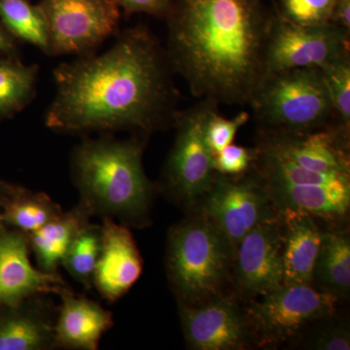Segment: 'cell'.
<instances>
[{
    "label": "cell",
    "mask_w": 350,
    "mask_h": 350,
    "mask_svg": "<svg viewBox=\"0 0 350 350\" xmlns=\"http://www.w3.org/2000/svg\"><path fill=\"white\" fill-rule=\"evenodd\" d=\"M172 70L167 51L147 27L126 29L103 54L55 69L56 94L45 125L61 133L145 135L174 124L179 112Z\"/></svg>",
    "instance_id": "6da1fadb"
},
{
    "label": "cell",
    "mask_w": 350,
    "mask_h": 350,
    "mask_svg": "<svg viewBox=\"0 0 350 350\" xmlns=\"http://www.w3.org/2000/svg\"><path fill=\"white\" fill-rule=\"evenodd\" d=\"M172 70L204 101L250 103L266 75L273 18L260 0H175L167 17Z\"/></svg>",
    "instance_id": "7a4b0ae2"
},
{
    "label": "cell",
    "mask_w": 350,
    "mask_h": 350,
    "mask_svg": "<svg viewBox=\"0 0 350 350\" xmlns=\"http://www.w3.org/2000/svg\"><path fill=\"white\" fill-rule=\"evenodd\" d=\"M140 137L85 139L71 155V175L80 202L90 215L144 225L148 217L153 185L142 165Z\"/></svg>",
    "instance_id": "3957f363"
},
{
    "label": "cell",
    "mask_w": 350,
    "mask_h": 350,
    "mask_svg": "<svg viewBox=\"0 0 350 350\" xmlns=\"http://www.w3.org/2000/svg\"><path fill=\"white\" fill-rule=\"evenodd\" d=\"M232 257L231 243L204 216L170 229L165 262L179 304L197 305L223 294Z\"/></svg>",
    "instance_id": "277c9868"
},
{
    "label": "cell",
    "mask_w": 350,
    "mask_h": 350,
    "mask_svg": "<svg viewBox=\"0 0 350 350\" xmlns=\"http://www.w3.org/2000/svg\"><path fill=\"white\" fill-rule=\"evenodd\" d=\"M250 103L264 130L305 133L328 126L334 117L323 71L319 68L268 73Z\"/></svg>",
    "instance_id": "5b68a950"
},
{
    "label": "cell",
    "mask_w": 350,
    "mask_h": 350,
    "mask_svg": "<svg viewBox=\"0 0 350 350\" xmlns=\"http://www.w3.org/2000/svg\"><path fill=\"white\" fill-rule=\"evenodd\" d=\"M213 105L202 100V105L179 112L175 120L177 135L165 163L163 184L167 192L185 206L199 204L216 175L213 154L204 135V120Z\"/></svg>",
    "instance_id": "8992f818"
},
{
    "label": "cell",
    "mask_w": 350,
    "mask_h": 350,
    "mask_svg": "<svg viewBox=\"0 0 350 350\" xmlns=\"http://www.w3.org/2000/svg\"><path fill=\"white\" fill-rule=\"evenodd\" d=\"M50 56L87 55L117 31L120 7L113 0H40Z\"/></svg>",
    "instance_id": "52a82bcc"
},
{
    "label": "cell",
    "mask_w": 350,
    "mask_h": 350,
    "mask_svg": "<svg viewBox=\"0 0 350 350\" xmlns=\"http://www.w3.org/2000/svg\"><path fill=\"white\" fill-rule=\"evenodd\" d=\"M349 56V33L332 22L319 25L294 24L273 18L266 55L268 73L299 68L324 69Z\"/></svg>",
    "instance_id": "ba28073f"
},
{
    "label": "cell",
    "mask_w": 350,
    "mask_h": 350,
    "mask_svg": "<svg viewBox=\"0 0 350 350\" xmlns=\"http://www.w3.org/2000/svg\"><path fill=\"white\" fill-rule=\"evenodd\" d=\"M260 298L248 306L246 319L264 342H284L308 324L332 317L338 300L312 284L282 285Z\"/></svg>",
    "instance_id": "9c48e42d"
},
{
    "label": "cell",
    "mask_w": 350,
    "mask_h": 350,
    "mask_svg": "<svg viewBox=\"0 0 350 350\" xmlns=\"http://www.w3.org/2000/svg\"><path fill=\"white\" fill-rule=\"evenodd\" d=\"M200 204V215L217 228L234 250L253 228L280 214L258 176L236 178L216 172Z\"/></svg>",
    "instance_id": "30bf717a"
},
{
    "label": "cell",
    "mask_w": 350,
    "mask_h": 350,
    "mask_svg": "<svg viewBox=\"0 0 350 350\" xmlns=\"http://www.w3.org/2000/svg\"><path fill=\"white\" fill-rule=\"evenodd\" d=\"M349 133L340 123L305 133L264 130L257 149L317 174H350Z\"/></svg>",
    "instance_id": "8fae6325"
},
{
    "label": "cell",
    "mask_w": 350,
    "mask_h": 350,
    "mask_svg": "<svg viewBox=\"0 0 350 350\" xmlns=\"http://www.w3.org/2000/svg\"><path fill=\"white\" fill-rule=\"evenodd\" d=\"M232 265L237 285L245 297H262L282 286V223L280 214L253 228L237 244Z\"/></svg>",
    "instance_id": "7c38bea8"
},
{
    "label": "cell",
    "mask_w": 350,
    "mask_h": 350,
    "mask_svg": "<svg viewBox=\"0 0 350 350\" xmlns=\"http://www.w3.org/2000/svg\"><path fill=\"white\" fill-rule=\"evenodd\" d=\"M189 349L239 350L248 347L252 330L234 299L220 294L197 305L179 304Z\"/></svg>",
    "instance_id": "4fadbf2b"
},
{
    "label": "cell",
    "mask_w": 350,
    "mask_h": 350,
    "mask_svg": "<svg viewBox=\"0 0 350 350\" xmlns=\"http://www.w3.org/2000/svg\"><path fill=\"white\" fill-rule=\"evenodd\" d=\"M29 239L18 230L0 231V305H15L36 295L59 294L68 288L59 273L32 266Z\"/></svg>",
    "instance_id": "5bb4252c"
},
{
    "label": "cell",
    "mask_w": 350,
    "mask_h": 350,
    "mask_svg": "<svg viewBox=\"0 0 350 350\" xmlns=\"http://www.w3.org/2000/svg\"><path fill=\"white\" fill-rule=\"evenodd\" d=\"M103 244L94 285L108 301L124 296L142 273V259L133 234L126 225L103 218Z\"/></svg>",
    "instance_id": "9a60e30c"
},
{
    "label": "cell",
    "mask_w": 350,
    "mask_h": 350,
    "mask_svg": "<svg viewBox=\"0 0 350 350\" xmlns=\"http://www.w3.org/2000/svg\"><path fill=\"white\" fill-rule=\"evenodd\" d=\"M55 314L46 295L0 305V350L55 349Z\"/></svg>",
    "instance_id": "2e32d148"
},
{
    "label": "cell",
    "mask_w": 350,
    "mask_h": 350,
    "mask_svg": "<svg viewBox=\"0 0 350 350\" xmlns=\"http://www.w3.org/2000/svg\"><path fill=\"white\" fill-rule=\"evenodd\" d=\"M262 182L278 213L294 211L327 220H338L349 213L350 179L306 185Z\"/></svg>",
    "instance_id": "e0dca14e"
},
{
    "label": "cell",
    "mask_w": 350,
    "mask_h": 350,
    "mask_svg": "<svg viewBox=\"0 0 350 350\" xmlns=\"http://www.w3.org/2000/svg\"><path fill=\"white\" fill-rule=\"evenodd\" d=\"M59 295L62 305L55 323V349H98L103 334L113 325L112 313L96 301L76 296L68 287Z\"/></svg>",
    "instance_id": "ac0fdd59"
},
{
    "label": "cell",
    "mask_w": 350,
    "mask_h": 350,
    "mask_svg": "<svg viewBox=\"0 0 350 350\" xmlns=\"http://www.w3.org/2000/svg\"><path fill=\"white\" fill-rule=\"evenodd\" d=\"M283 285L313 284L315 262L322 232L314 217L306 213L283 211Z\"/></svg>",
    "instance_id": "d6986e66"
},
{
    "label": "cell",
    "mask_w": 350,
    "mask_h": 350,
    "mask_svg": "<svg viewBox=\"0 0 350 350\" xmlns=\"http://www.w3.org/2000/svg\"><path fill=\"white\" fill-rule=\"evenodd\" d=\"M90 213L78 204L44 225L38 231L27 234L38 269L48 273H57L69 246L80 230L90 222Z\"/></svg>",
    "instance_id": "ffe728a7"
},
{
    "label": "cell",
    "mask_w": 350,
    "mask_h": 350,
    "mask_svg": "<svg viewBox=\"0 0 350 350\" xmlns=\"http://www.w3.org/2000/svg\"><path fill=\"white\" fill-rule=\"evenodd\" d=\"M338 297L350 290V239L345 231L322 232L313 282Z\"/></svg>",
    "instance_id": "44dd1931"
},
{
    "label": "cell",
    "mask_w": 350,
    "mask_h": 350,
    "mask_svg": "<svg viewBox=\"0 0 350 350\" xmlns=\"http://www.w3.org/2000/svg\"><path fill=\"white\" fill-rule=\"evenodd\" d=\"M38 68L17 56L0 57V120L12 118L36 96Z\"/></svg>",
    "instance_id": "7402d4cb"
},
{
    "label": "cell",
    "mask_w": 350,
    "mask_h": 350,
    "mask_svg": "<svg viewBox=\"0 0 350 350\" xmlns=\"http://www.w3.org/2000/svg\"><path fill=\"white\" fill-rule=\"evenodd\" d=\"M62 213L61 206L49 196L25 188L9 200L0 213L5 227L25 234L38 231Z\"/></svg>",
    "instance_id": "603a6c76"
},
{
    "label": "cell",
    "mask_w": 350,
    "mask_h": 350,
    "mask_svg": "<svg viewBox=\"0 0 350 350\" xmlns=\"http://www.w3.org/2000/svg\"><path fill=\"white\" fill-rule=\"evenodd\" d=\"M0 23L15 39L49 55L47 25L40 7L29 0H0Z\"/></svg>",
    "instance_id": "cb8c5ba5"
},
{
    "label": "cell",
    "mask_w": 350,
    "mask_h": 350,
    "mask_svg": "<svg viewBox=\"0 0 350 350\" xmlns=\"http://www.w3.org/2000/svg\"><path fill=\"white\" fill-rule=\"evenodd\" d=\"M101 244V226L89 222L76 234L62 262L69 275L88 289L94 285Z\"/></svg>",
    "instance_id": "d4e9b609"
},
{
    "label": "cell",
    "mask_w": 350,
    "mask_h": 350,
    "mask_svg": "<svg viewBox=\"0 0 350 350\" xmlns=\"http://www.w3.org/2000/svg\"><path fill=\"white\" fill-rule=\"evenodd\" d=\"M328 89L334 117L340 125L350 126V59L342 57L322 69Z\"/></svg>",
    "instance_id": "484cf974"
},
{
    "label": "cell",
    "mask_w": 350,
    "mask_h": 350,
    "mask_svg": "<svg viewBox=\"0 0 350 350\" xmlns=\"http://www.w3.org/2000/svg\"><path fill=\"white\" fill-rule=\"evenodd\" d=\"M214 107L209 108L204 124V138L213 156L232 144L239 129L250 120L247 112H241L232 119L225 118L216 112Z\"/></svg>",
    "instance_id": "4316f807"
},
{
    "label": "cell",
    "mask_w": 350,
    "mask_h": 350,
    "mask_svg": "<svg viewBox=\"0 0 350 350\" xmlns=\"http://www.w3.org/2000/svg\"><path fill=\"white\" fill-rule=\"evenodd\" d=\"M282 17L300 25L331 22L335 0H282Z\"/></svg>",
    "instance_id": "83f0119b"
},
{
    "label": "cell",
    "mask_w": 350,
    "mask_h": 350,
    "mask_svg": "<svg viewBox=\"0 0 350 350\" xmlns=\"http://www.w3.org/2000/svg\"><path fill=\"white\" fill-rule=\"evenodd\" d=\"M255 149L229 144L213 156V167L217 174L237 176L253 165Z\"/></svg>",
    "instance_id": "f1b7e54d"
},
{
    "label": "cell",
    "mask_w": 350,
    "mask_h": 350,
    "mask_svg": "<svg viewBox=\"0 0 350 350\" xmlns=\"http://www.w3.org/2000/svg\"><path fill=\"white\" fill-rule=\"evenodd\" d=\"M123 9L124 12L131 15L135 13H144L158 18H167L169 16L175 0H113Z\"/></svg>",
    "instance_id": "f546056e"
},
{
    "label": "cell",
    "mask_w": 350,
    "mask_h": 350,
    "mask_svg": "<svg viewBox=\"0 0 350 350\" xmlns=\"http://www.w3.org/2000/svg\"><path fill=\"white\" fill-rule=\"evenodd\" d=\"M317 350H349L350 334L345 327H330L322 330L312 344Z\"/></svg>",
    "instance_id": "4dcf8cb0"
},
{
    "label": "cell",
    "mask_w": 350,
    "mask_h": 350,
    "mask_svg": "<svg viewBox=\"0 0 350 350\" xmlns=\"http://www.w3.org/2000/svg\"><path fill=\"white\" fill-rule=\"evenodd\" d=\"M331 22L349 33L350 0H336L332 12Z\"/></svg>",
    "instance_id": "1f68e13d"
},
{
    "label": "cell",
    "mask_w": 350,
    "mask_h": 350,
    "mask_svg": "<svg viewBox=\"0 0 350 350\" xmlns=\"http://www.w3.org/2000/svg\"><path fill=\"white\" fill-rule=\"evenodd\" d=\"M15 41L16 39L0 23V57L16 56L17 46Z\"/></svg>",
    "instance_id": "d6a6232c"
},
{
    "label": "cell",
    "mask_w": 350,
    "mask_h": 350,
    "mask_svg": "<svg viewBox=\"0 0 350 350\" xmlns=\"http://www.w3.org/2000/svg\"><path fill=\"white\" fill-rule=\"evenodd\" d=\"M23 187L0 179V213L2 208L16 195L19 194Z\"/></svg>",
    "instance_id": "836d02e7"
},
{
    "label": "cell",
    "mask_w": 350,
    "mask_h": 350,
    "mask_svg": "<svg viewBox=\"0 0 350 350\" xmlns=\"http://www.w3.org/2000/svg\"><path fill=\"white\" fill-rule=\"evenodd\" d=\"M4 227H5V225L3 224V221H2L1 218V214H0V231H1Z\"/></svg>",
    "instance_id": "e575fe53"
},
{
    "label": "cell",
    "mask_w": 350,
    "mask_h": 350,
    "mask_svg": "<svg viewBox=\"0 0 350 350\" xmlns=\"http://www.w3.org/2000/svg\"><path fill=\"white\" fill-rule=\"evenodd\" d=\"M335 2H336V0H335Z\"/></svg>",
    "instance_id": "d590c367"
}]
</instances>
